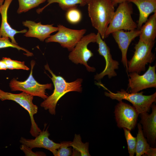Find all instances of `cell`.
Masks as SVG:
<instances>
[{
  "label": "cell",
  "instance_id": "1",
  "mask_svg": "<svg viewBox=\"0 0 156 156\" xmlns=\"http://www.w3.org/2000/svg\"><path fill=\"white\" fill-rule=\"evenodd\" d=\"M46 70L51 74V77L54 86L53 93L42 102L40 106L48 111L51 115H55L57 104L60 99L66 93L73 91L81 92L82 91L83 79L78 78L71 82H68L62 77L55 74L47 64L44 66Z\"/></svg>",
  "mask_w": 156,
  "mask_h": 156
},
{
  "label": "cell",
  "instance_id": "2",
  "mask_svg": "<svg viewBox=\"0 0 156 156\" xmlns=\"http://www.w3.org/2000/svg\"><path fill=\"white\" fill-rule=\"evenodd\" d=\"M87 4L92 25L104 39L115 11L114 7L111 0H91Z\"/></svg>",
  "mask_w": 156,
  "mask_h": 156
},
{
  "label": "cell",
  "instance_id": "3",
  "mask_svg": "<svg viewBox=\"0 0 156 156\" xmlns=\"http://www.w3.org/2000/svg\"><path fill=\"white\" fill-rule=\"evenodd\" d=\"M99 85L108 91V92H105L106 96L118 101L122 100L129 101L139 114L149 112L151 105L156 101V92L151 95H145L143 94V92L129 93L122 89L114 93L109 90L101 83Z\"/></svg>",
  "mask_w": 156,
  "mask_h": 156
},
{
  "label": "cell",
  "instance_id": "4",
  "mask_svg": "<svg viewBox=\"0 0 156 156\" xmlns=\"http://www.w3.org/2000/svg\"><path fill=\"white\" fill-rule=\"evenodd\" d=\"M131 3L126 1L119 4L108 25L105 38L117 31L124 30L129 31L137 28V24L132 17L133 10Z\"/></svg>",
  "mask_w": 156,
  "mask_h": 156
},
{
  "label": "cell",
  "instance_id": "5",
  "mask_svg": "<svg viewBox=\"0 0 156 156\" xmlns=\"http://www.w3.org/2000/svg\"><path fill=\"white\" fill-rule=\"evenodd\" d=\"M155 41L146 43L139 41L135 45V51L131 59L127 63V72H135L140 74L144 71L146 65L152 63L155 59V56L152 52Z\"/></svg>",
  "mask_w": 156,
  "mask_h": 156
},
{
  "label": "cell",
  "instance_id": "6",
  "mask_svg": "<svg viewBox=\"0 0 156 156\" xmlns=\"http://www.w3.org/2000/svg\"><path fill=\"white\" fill-rule=\"evenodd\" d=\"M35 64V62L34 61L31 62L30 73L26 80L21 81L14 78L10 81L9 86L12 91H19L24 92L34 96H38L45 100L48 97L46 90H52V84L51 83L41 84L35 79L32 73Z\"/></svg>",
  "mask_w": 156,
  "mask_h": 156
},
{
  "label": "cell",
  "instance_id": "7",
  "mask_svg": "<svg viewBox=\"0 0 156 156\" xmlns=\"http://www.w3.org/2000/svg\"><path fill=\"white\" fill-rule=\"evenodd\" d=\"M34 96L22 92L19 94H14L5 92L0 89V100L14 101L20 105L28 112L30 118L31 126L30 131L31 134L36 137L42 131L35 121L34 116L37 114L38 107L33 103Z\"/></svg>",
  "mask_w": 156,
  "mask_h": 156
},
{
  "label": "cell",
  "instance_id": "8",
  "mask_svg": "<svg viewBox=\"0 0 156 156\" xmlns=\"http://www.w3.org/2000/svg\"><path fill=\"white\" fill-rule=\"evenodd\" d=\"M96 34L94 33L83 36L70 51L68 56L69 60L76 64L83 65L89 72L95 71V68L89 66L87 63L93 56V53L88 48V46L91 42H96Z\"/></svg>",
  "mask_w": 156,
  "mask_h": 156
},
{
  "label": "cell",
  "instance_id": "9",
  "mask_svg": "<svg viewBox=\"0 0 156 156\" xmlns=\"http://www.w3.org/2000/svg\"><path fill=\"white\" fill-rule=\"evenodd\" d=\"M57 32L50 36L45 40L46 43L56 42L63 47L71 51L86 33V29H74L67 28L62 25H57Z\"/></svg>",
  "mask_w": 156,
  "mask_h": 156
},
{
  "label": "cell",
  "instance_id": "10",
  "mask_svg": "<svg viewBox=\"0 0 156 156\" xmlns=\"http://www.w3.org/2000/svg\"><path fill=\"white\" fill-rule=\"evenodd\" d=\"M115 106L114 113L117 126L125 128L130 131L133 130L137 124L139 114L133 106L120 100Z\"/></svg>",
  "mask_w": 156,
  "mask_h": 156
},
{
  "label": "cell",
  "instance_id": "11",
  "mask_svg": "<svg viewBox=\"0 0 156 156\" xmlns=\"http://www.w3.org/2000/svg\"><path fill=\"white\" fill-rule=\"evenodd\" d=\"M156 66H149L143 75L135 72L129 73L128 88L130 93H134L147 88H156Z\"/></svg>",
  "mask_w": 156,
  "mask_h": 156
},
{
  "label": "cell",
  "instance_id": "12",
  "mask_svg": "<svg viewBox=\"0 0 156 156\" xmlns=\"http://www.w3.org/2000/svg\"><path fill=\"white\" fill-rule=\"evenodd\" d=\"M103 40L97 33L96 42L98 45V51L100 55L103 57L106 64L104 70L94 75V79L96 80H100L106 75L109 79L116 76L117 73L115 70L118 69L119 65L118 62L112 59L110 49Z\"/></svg>",
  "mask_w": 156,
  "mask_h": 156
},
{
  "label": "cell",
  "instance_id": "13",
  "mask_svg": "<svg viewBox=\"0 0 156 156\" xmlns=\"http://www.w3.org/2000/svg\"><path fill=\"white\" fill-rule=\"evenodd\" d=\"M152 112L140 114L143 133L151 146L155 148L156 140V105L153 104L151 107Z\"/></svg>",
  "mask_w": 156,
  "mask_h": 156
},
{
  "label": "cell",
  "instance_id": "14",
  "mask_svg": "<svg viewBox=\"0 0 156 156\" xmlns=\"http://www.w3.org/2000/svg\"><path fill=\"white\" fill-rule=\"evenodd\" d=\"M45 127L35 139H28L21 137L19 142L31 149L38 148L47 149L56 156L57 150L60 146V143H55L50 139L49 138L50 133L48 128L45 130Z\"/></svg>",
  "mask_w": 156,
  "mask_h": 156
},
{
  "label": "cell",
  "instance_id": "15",
  "mask_svg": "<svg viewBox=\"0 0 156 156\" xmlns=\"http://www.w3.org/2000/svg\"><path fill=\"white\" fill-rule=\"evenodd\" d=\"M140 29L125 31L120 30L113 32V37L117 44L122 53L121 62L126 71L127 70V53L128 47L131 42L139 36Z\"/></svg>",
  "mask_w": 156,
  "mask_h": 156
},
{
  "label": "cell",
  "instance_id": "16",
  "mask_svg": "<svg viewBox=\"0 0 156 156\" xmlns=\"http://www.w3.org/2000/svg\"><path fill=\"white\" fill-rule=\"evenodd\" d=\"M22 24L28 28L24 36L36 38L41 41H44L50 36L51 33L58 29V27L53 26V24L43 25L41 22L36 23L29 20L23 22Z\"/></svg>",
  "mask_w": 156,
  "mask_h": 156
},
{
  "label": "cell",
  "instance_id": "17",
  "mask_svg": "<svg viewBox=\"0 0 156 156\" xmlns=\"http://www.w3.org/2000/svg\"><path fill=\"white\" fill-rule=\"evenodd\" d=\"M13 0H5L3 5L0 9L1 21L0 27V37H8L13 43L18 44L14 36L18 33H25L27 31L26 29L20 31H17L12 28L8 21L7 12L9 7Z\"/></svg>",
  "mask_w": 156,
  "mask_h": 156
},
{
  "label": "cell",
  "instance_id": "18",
  "mask_svg": "<svg viewBox=\"0 0 156 156\" xmlns=\"http://www.w3.org/2000/svg\"><path fill=\"white\" fill-rule=\"evenodd\" d=\"M134 4L139 12V16L137 28L140 27L148 19L152 13L156 12V0H126Z\"/></svg>",
  "mask_w": 156,
  "mask_h": 156
},
{
  "label": "cell",
  "instance_id": "19",
  "mask_svg": "<svg viewBox=\"0 0 156 156\" xmlns=\"http://www.w3.org/2000/svg\"><path fill=\"white\" fill-rule=\"evenodd\" d=\"M140 29L139 40L146 43L155 42L156 37V12L151 15Z\"/></svg>",
  "mask_w": 156,
  "mask_h": 156
},
{
  "label": "cell",
  "instance_id": "20",
  "mask_svg": "<svg viewBox=\"0 0 156 156\" xmlns=\"http://www.w3.org/2000/svg\"><path fill=\"white\" fill-rule=\"evenodd\" d=\"M47 3L43 7L36 10L39 14L47 7L53 3H57L59 6L63 10L67 11L73 8H77L78 5L83 6L87 4L86 0H47Z\"/></svg>",
  "mask_w": 156,
  "mask_h": 156
},
{
  "label": "cell",
  "instance_id": "21",
  "mask_svg": "<svg viewBox=\"0 0 156 156\" xmlns=\"http://www.w3.org/2000/svg\"><path fill=\"white\" fill-rule=\"evenodd\" d=\"M138 133L137 135L135 154L136 156H145L150 149L151 146L144 137L141 124H137Z\"/></svg>",
  "mask_w": 156,
  "mask_h": 156
},
{
  "label": "cell",
  "instance_id": "22",
  "mask_svg": "<svg viewBox=\"0 0 156 156\" xmlns=\"http://www.w3.org/2000/svg\"><path fill=\"white\" fill-rule=\"evenodd\" d=\"M70 146L73 148L74 152H76V155L78 153L81 156H91L89 151V143L82 142L80 134H75L73 141L70 144Z\"/></svg>",
  "mask_w": 156,
  "mask_h": 156
},
{
  "label": "cell",
  "instance_id": "23",
  "mask_svg": "<svg viewBox=\"0 0 156 156\" xmlns=\"http://www.w3.org/2000/svg\"><path fill=\"white\" fill-rule=\"evenodd\" d=\"M19 7L17 10L18 14L26 12L44 3L47 0H18Z\"/></svg>",
  "mask_w": 156,
  "mask_h": 156
},
{
  "label": "cell",
  "instance_id": "24",
  "mask_svg": "<svg viewBox=\"0 0 156 156\" xmlns=\"http://www.w3.org/2000/svg\"><path fill=\"white\" fill-rule=\"evenodd\" d=\"M125 137L128 146V149L129 156H133L135 153L136 143V137H133L130 131L125 128H123Z\"/></svg>",
  "mask_w": 156,
  "mask_h": 156
},
{
  "label": "cell",
  "instance_id": "25",
  "mask_svg": "<svg viewBox=\"0 0 156 156\" xmlns=\"http://www.w3.org/2000/svg\"><path fill=\"white\" fill-rule=\"evenodd\" d=\"M2 59L5 62L8 69H23L26 70H29V68L25 64L24 62L14 60L6 57H3Z\"/></svg>",
  "mask_w": 156,
  "mask_h": 156
},
{
  "label": "cell",
  "instance_id": "26",
  "mask_svg": "<svg viewBox=\"0 0 156 156\" xmlns=\"http://www.w3.org/2000/svg\"><path fill=\"white\" fill-rule=\"evenodd\" d=\"M66 17L69 23L76 24L81 21L82 14L80 11L77 8H73L67 11Z\"/></svg>",
  "mask_w": 156,
  "mask_h": 156
},
{
  "label": "cell",
  "instance_id": "27",
  "mask_svg": "<svg viewBox=\"0 0 156 156\" xmlns=\"http://www.w3.org/2000/svg\"><path fill=\"white\" fill-rule=\"evenodd\" d=\"M11 47L16 48L18 50H22L25 51L27 55L31 56L33 54L26 49L12 42L8 37H0V49Z\"/></svg>",
  "mask_w": 156,
  "mask_h": 156
},
{
  "label": "cell",
  "instance_id": "28",
  "mask_svg": "<svg viewBox=\"0 0 156 156\" xmlns=\"http://www.w3.org/2000/svg\"><path fill=\"white\" fill-rule=\"evenodd\" d=\"M71 141H63L60 143V145L57 150L56 156H72L73 151L70 148Z\"/></svg>",
  "mask_w": 156,
  "mask_h": 156
},
{
  "label": "cell",
  "instance_id": "29",
  "mask_svg": "<svg viewBox=\"0 0 156 156\" xmlns=\"http://www.w3.org/2000/svg\"><path fill=\"white\" fill-rule=\"evenodd\" d=\"M20 149L22 151L26 156H46V155L44 152H34L32 151L30 148L28 147L24 144H23L20 146Z\"/></svg>",
  "mask_w": 156,
  "mask_h": 156
},
{
  "label": "cell",
  "instance_id": "30",
  "mask_svg": "<svg viewBox=\"0 0 156 156\" xmlns=\"http://www.w3.org/2000/svg\"><path fill=\"white\" fill-rule=\"evenodd\" d=\"M145 156H156V148L155 147H151Z\"/></svg>",
  "mask_w": 156,
  "mask_h": 156
},
{
  "label": "cell",
  "instance_id": "31",
  "mask_svg": "<svg viewBox=\"0 0 156 156\" xmlns=\"http://www.w3.org/2000/svg\"><path fill=\"white\" fill-rule=\"evenodd\" d=\"M7 69V66L5 62L2 59L0 60V70H5Z\"/></svg>",
  "mask_w": 156,
  "mask_h": 156
},
{
  "label": "cell",
  "instance_id": "32",
  "mask_svg": "<svg viewBox=\"0 0 156 156\" xmlns=\"http://www.w3.org/2000/svg\"><path fill=\"white\" fill-rule=\"evenodd\" d=\"M114 7L116 6L118 4L126 1V0H111Z\"/></svg>",
  "mask_w": 156,
  "mask_h": 156
},
{
  "label": "cell",
  "instance_id": "33",
  "mask_svg": "<svg viewBox=\"0 0 156 156\" xmlns=\"http://www.w3.org/2000/svg\"><path fill=\"white\" fill-rule=\"evenodd\" d=\"M5 0H0V9L4 3Z\"/></svg>",
  "mask_w": 156,
  "mask_h": 156
},
{
  "label": "cell",
  "instance_id": "34",
  "mask_svg": "<svg viewBox=\"0 0 156 156\" xmlns=\"http://www.w3.org/2000/svg\"><path fill=\"white\" fill-rule=\"evenodd\" d=\"M87 4L91 0H86Z\"/></svg>",
  "mask_w": 156,
  "mask_h": 156
}]
</instances>
